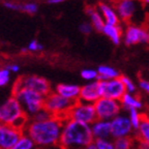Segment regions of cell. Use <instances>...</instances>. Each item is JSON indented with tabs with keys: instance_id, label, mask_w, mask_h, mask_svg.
Returning a JSON list of instances; mask_svg holds the SVG:
<instances>
[{
	"instance_id": "obj_23",
	"label": "cell",
	"mask_w": 149,
	"mask_h": 149,
	"mask_svg": "<svg viewBox=\"0 0 149 149\" xmlns=\"http://www.w3.org/2000/svg\"><path fill=\"white\" fill-rule=\"evenodd\" d=\"M127 115L130 122L133 124L134 128L137 130V128L140 126L143 118H144V114L141 113L140 110H130V111H127Z\"/></svg>"
},
{
	"instance_id": "obj_33",
	"label": "cell",
	"mask_w": 149,
	"mask_h": 149,
	"mask_svg": "<svg viewBox=\"0 0 149 149\" xmlns=\"http://www.w3.org/2000/svg\"><path fill=\"white\" fill-rule=\"evenodd\" d=\"M80 31H81L83 34H90L92 32V29H93V26L91 23H88V22H84L80 25L79 27Z\"/></svg>"
},
{
	"instance_id": "obj_20",
	"label": "cell",
	"mask_w": 149,
	"mask_h": 149,
	"mask_svg": "<svg viewBox=\"0 0 149 149\" xmlns=\"http://www.w3.org/2000/svg\"><path fill=\"white\" fill-rule=\"evenodd\" d=\"M86 13L89 16V19H90V22H91V24H92L93 28H94L95 30L102 32L104 27H105L106 23H105L104 18H102V14L100 13V10H96V9L93 8V7H87Z\"/></svg>"
},
{
	"instance_id": "obj_22",
	"label": "cell",
	"mask_w": 149,
	"mask_h": 149,
	"mask_svg": "<svg viewBox=\"0 0 149 149\" xmlns=\"http://www.w3.org/2000/svg\"><path fill=\"white\" fill-rule=\"evenodd\" d=\"M135 138L142 140V141L146 142L147 144H149V118L145 114L142 122L136 130Z\"/></svg>"
},
{
	"instance_id": "obj_16",
	"label": "cell",
	"mask_w": 149,
	"mask_h": 149,
	"mask_svg": "<svg viewBox=\"0 0 149 149\" xmlns=\"http://www.w3.org/2000/svg\"><path fill=\"white\" fill-rule=\"evenodd\" d=\"M136 2L134 0H120L117 3L116 12L118 14L119 19L127 21L134 16L136 12Z\"/></svg>"
},
{
	"instance_id": "obj_10",
	"label": "cell",
	"mask_w": 149,
	"mask_h": 149,
	"mask_svg": "<svg viewBox=\"0 0 149 149\" xmlns=\"http://www.w3.org/2000/svg\"><path fill=\"white\" fill-rule=\"evenodd\" d=\"M24 136V130L9 124L0 123V149H12Z\"/></svg>"
},
{
	"instance_id": "obj_36",
	"label": "cell",
	"mask_w": 149,
	"mask_h": 149,
	"mask_svg": "<svg viewBox=\"0 0 149 149\" xmlns=\"http://www.w3.org/2000/svg\"><path fill=\"white\" fill-rule=\"evenodd\" d=\"M139 86L141 88V90H143L146 93H149V81H147V80H141L139 83Z\"/></svg>"
},
{
	"instance_id": "obj_28",
	"label": "cell",
	"mask_w": 149,
	"mask_h": 149,
	"mask_svg": "<svg viewBox=\"0 0 149 149\" xmlns=\"http://www.w3.org/2000/svg\"><path fill=\"white\" fill-rule=\"evenodd\" d=\"M120 79H121V81L123 82V85H124V87H125L126 93L136 94V92H137V86L135 85V83H134L128 77H125V76H121Z\"/></svg>"
},
{
	"instance_id": "obj_26",
	"label": "cell",
	"mask_w": 149,
	"mask_h": 149,
	"mask_svg": "<svg viewBox=\"0 0 149 149\" xmlns=\"http://www.w3.org/2000/svg\"><path fill=\"white\" fill-rule=\"evenodd\" d=\"M81 77L83 78L85 81H88V82L98 81V72L96 70L85 68V70H83L81 72Z\"/></svg>"
},
{
	"instance_id": "obj_35",
	"label": "cell",
	"mask_w": 149,
	"mask_h": 149,
	"mask_svg": "<svg viewBox=\"0 0 149 149\" xmlns=\"http://www.w3.org/2000/svg\"><path fill=\"white\" fill-rule=\"evenodd\" d=\"M4 6L12 10H22V4H19L16 2H10V1H5Z\"/></svg>"
},
{
	"instance_id": "obj_15",
	"label": "cell",
	"mask_w": 149,
	"mask_h": 149,
	"mask_svg": "<svg viewBox=\"0 0 149 149\" xmlns=\"http://www.w3.org/2000/svg\"><path fill=\"white\" fill-rule=\"evenodd\" d=\"M55 92L58 93L59 95L63 96L66 100L77 102L80 97L81 87L78 86V85H74V84L60 83L55 87Z\"/></svg>"
},
{
	"instance_id": "obj_39",
	"label": "cell",
	"mask_w": 149,
	"mask_h": 149,
	"mask_svg": "<svg viewBox=\"0 0 149 149\" xmlns=\"http://www.w3.org/2000/svg\"><path fill=\"white\" fill-rule=\"evenodd\" d=\"M84 149H97V148H96L95 144H94V143H93V144L89 145V146H87L86 148H84Z\"/></svg>"
},
{
	"instance_id": "obj_12",
	"label": "cell",
	"mask_w": 149,
	"mask_h": 149,
	"mask_svg": "<svg viewBox=\"0 0 149 149\" xmlns=\"http://www.w3.org/2000/svg\"><path fill=\"white\" fill-rule=\"evenodd\" d=\"M102 90H100V81L89 82L81 87L79 102H87L94 105L100 98H102Z\"/></svg>"
},
{
	"instance_id": "obj_25",
	"label": "cell",
	"mask_w": 149,
	"mask_h": 149,
	"mask_svg": "<svg viewBox=\"0 0 149 149\" xmlns=\"http://www.w3.org/2000/svg\"><path fill=\"white\" fill-rule=\"evenodd\" d=\"M134 139H135V137H133V138H121V139L114 140L115 149H133Z\"/></svg>"
},
{
	"instance_id": "obj_38",
	"label": "cell",
	"mask_w": 149,
	"mask_h": 149,
	"mask_svg": "<svg viewBox=\"0 0 149 149\" xmlns=\"http://www.w3.org/2000/svg\"><path fill=\"white\" fill-rule=\"evenodd\" d=\"M64 0H48V3L49 4H59V3H62Z\"/></svg>"
},
{
	"instance_id": "obj_18",
	"label": "cell",
	"mask_w": 149,
	"mask_h": 149,
	"mask_svg": "<svg viewBox=\"0 0 149 149\" xmlns=\"http://www.w3.org/2000/svg\"><path fill=\"white\" fill-rule=\"evenodd\" d=\"M122 108L126 111L130 110H140L143 108V102L140 100L139 96L136 94H132V93H125L123 97L120 100Z\"/></svg>"
},
{
	"instance_id": "obj_14",
	"label": "cell",
	"mask_w": 149,
	"mask_h": 149,
	"mask_svg": "<svg viewBox=\"0 0 149 149\" xmlns=\"http://www.w3.org/2000/svg\"><path fill=\"white\" fill-rule=\"evenodd\" d=\"M91 130L94 138V141L96 140H105L112 139L111 135V122L107 120H100L96 119L91 124Z\"/></svg>"
},
{
	"instance_id": "obj_27",
	"label": "cell",
	"mask_w": 149,
	"mask_h": 149,
	"mask_svg": "<svg viewBox=\"0 0 149 149\" xmlns=\"http://www.w3.org/2000/svg\"><path fill=\"white\" fill-rule=\"evenodd\" d=\"M97 149H115L114 140L113 139H105V140H96L94 141Z\"/></svg>"
},
{
	"instance_id": "obj_9",
	"label": "cell",
	"mask_w": 149,
	"mask_h": 149,
	"mask_svg": "<svg viewBox=\"0 0 149 149\" xmlns=\"http://www.w3.org/2000/svg\"><path fill=\"white\" fill-rule=\"evenodd\" d=\"M110 122H111V135L113 140L135 137L136 130L134 128L127 114L121 113L114 119H112Z\"/></svg>"
},
{
	"instance_id": "obj_4",
	"label": "cell",
	"mask_w": 149,
	"mask_h": 149,
	"mask_svg": "<svg viewBox=\"0 0 149 149\" xmlns=\"http://www.w3.org/2000/svg\"><path fill=\"white\" fill-rule=\"evenodd\" d=\"M12 95L19 100L29 119L45 109L46 97L33 90L27 88H13Z\"/></svg>"
},
{
	"instance_id": "obj_5",
	"label": "cell",
	"mask_w": 149,
	"mask_h": 149,
	"mask_svg": "<svg viewBox=\"0 0 149 149\" xmlns=\"http://www.w3.org/2000/svg\"><path fill=\"white\" fill-rule=\"evenodd\" d=\"M74 104V102L66 100L54 91V92L50 93L48 96H46L45 109L49 112L52 116L65 120L68 118V113H70Z\"/></svg>"
},
{
	"instance_id": "obj_29",
	"label": "cell",
	"mask_w": 149,
	"mask_h": 149,
	"mask_svg": "<svg viewBox=\"0 0 149 149\" xmlns=\"http://www.w3.org/2000/svg\"><path fill=\"white\" fill-rule=\"evenodd\" d=\"M22 10L29 15H34L38 10V6L35 2H27L22 4Z\"/></svg>"
},
{
	"instance_id": "obj_8",
	"label": "cell",
	"mask_w": 149,
	"mask_h": 149,
	"mask_svg": "<svg viewBox=\"0 0 149 149\" xmlns=\"http://www.w3.org/2000/svg\"><path fill=\"white\" fill-rule=\"evenodd\" d=\"M96 116L100 120L111 121L116 116L122 113V105L120 100H111V98L102 97L94 104Z\"/></svg>"
},
{
	"instance_id": "obj_34",
	"label": "cell",
	"mask_w": 149,
	"mask_h": 149,
	"mask_svg": "<svg viewBox=\"0 0 149 149\" xmlns=\"http://www.w3.org/2000/svg\"><path fill=\"white\" fill-rule=\"evenodd\" d=\"M133 149H149V144H147L146 142H144L142 140L135 138V139H134Z\"/></svg>"
},
{
	"instance_id": "obj_30",
	"label": "cell",
	"mask_w": 149,
	"mask_h": 149,
	"mask_svg": "<svg viewBox=\"0 0 149 149\" xmlns=\"http://www.w3.org/2000/svg\"><path fill=\"white\" fill-rule=\"evenodd\" d=\"M10 72L6 68H0V87H3L9 83Z\"/></svg>"
},
{
	"instance_id": "obj_13",
	"label": "cell",
	"mask_w": 149,
	"mask_h": 149,
	"mask_svg": "<svg viewBox=\"0 0 149 149\" xmlns=\"http://www.w3.org/2000/svg\"><path fill=\"white\" fill-rule=\"evenodd\" d=\"M124 42L127 46L149 42V32L137 26H128L124 32Z\"/></svg>"
},
{
	"instance_id": "obj_17",
	"label": "cell",
	"mask_w": 149,
	"mask_h": 149,
	"mask_svg": "<svg viewBox=\"0 0 149 149\" xmlns=\"http://www.w3.org/2000/svg\"><path fill=\"white\" fill-rule=\"evenodd\" d=\"M98 10L102 14L106 24H108V25H119V20L120 19L118 17V14L109 4L100 3L98 5Z\"/></svg>"
},
{
	"instance_id": "obj_21",
	"label": "cell",
	"mask_w": 149,
	"mask_h": 149,
	"mask_svg": "<svg viewBox=\"0 0 149 149\" xmlns=\"http://www.w3.org/2000/svg\"><path fill=\"white\" fill-rule=\"evenodd\" d=\"M96 70L98 72V81H110L121 77L118 70L106 64L100 65Z\"/></svg>"
},
{
	"instance_id": "obj_37",
	"label": "cell",
	"mask_w": 149,
	"mask_h": 149,
	"mask_svg": "<svg viewBox=\"0 0 149 149\" xmlns=\"http://www.w3.org/2000/svg\"><path fill=\"white\" fill-rule=\"evenodd\" d=\"M6 68L9 72H18L20 70V66L16 63H10V64H7L6 65Z\"/></svg>"
},
{
	"instance_id": "obj_24",
	"label": "cell",
	"mask_w": 149,
	"mask_h": 149,
	"mask_svg": "<svg viewBox=\"0 0 149 149\" xmlns=\"http://www.w3.org/2000/svg\"><path fill=\"white\" fill-rule=\"evenodd\" d=\"M36 147L37 146L32 140L24 134V136L20 139V141L12 149H36Z\"/></svg>"
},
{
	"instance_id": "obj_7",
	"label": "cell",
	"mask_w": 149,
	"mask_h": 149,
	"mask_svg": "<svg viewBox=\"0 0 149 149\" xmlns=\"http://www.w3.org/2000/svg\"><path fill=\"white\" fill-rule=\"evenodd\" d=\"M68 118L78 121V122H81V123L91 125L97 119V116H96L94 105L78 100L72 107L70 113H68Z\"/></svg>"
},
{
	"instance_id": "obj_40",
	"label": "cell",
	"mask_w": 149,
	"mask_h": 149,
	"mask_svg": "<svg viewBox=\"0 0 149 149\" xmlns=\"http://www.w3.org/2000/svg\"><path fill=\"white\" fill-rule=\"evenodd\" d=\"M145 115H146V116L149 118V110H148V111H147V113H145Z\"/></svg>"
},
{
	"instance_id": "obj_3",
	"label": "cell",
	"mask_w": 149,
	"mask_h": 149,
	"mask_svg": "<svg viewBox=\"0 0 149 149\" xmlns=\"http://www.w3.org/2000/svg\"><path fill=\"white\" fill-rule=\"evenodd\" d=\"M29 117L15 96H10L0 105V123L9 124L24 130Z\"/></svg>"
},
{
	"instance_id": "obj_41",
	"label": "cell",
	"mask_w": 149,
	"mask_h": 149,
	"mask_svg": "<svg viewBox=\"0 0 149 149\" xmlns=\"http://www.w3.org/2000/svg\"><path fill=\"white\" fill-rule=\"evenodd\" d=\"M144 2L145 3H149V0H144Z\"/></svg>"
},
{
	"instance_id": "obj_19",
	"label": "cell",
	"mask_w": 149,
	"mask_h": 149,
	"mask_svg": "<svg viewBox=\"0 0 149 149\" xmlns=\"http://www.w3.org/2000/svg\"><path fill=\"white\" fill-rule=\"evenodd\" d=\"M102 32L105 35H107L115 45L120 44L121 40H122V35H123L122 28L119 25H108V24H106Z\"/></svg>"
},
{
	"instance_id": "obj_31",
	"label": "cell",
	"mask_w": 149,
	"mask_h": 149,
	"mask_svg": "<svg viewBox=\"0 0 149 149\" xmlns=\"http://www.w3.org/2000/svg\"><path fill=\"white\" fill-rule=\"evenodd\" d=\"M52 115L50 114L49 112L47 111L46 109H42V111H40L37 114H35L33 117H31V120H34V121H44L46 120V119L50 118Z\"/></svg>"
},
{
	"instance_id": "obj_6",
	"label": "cell",
	"mask_w": 149,
	"mask_h": 149,
	"mask_svg": "<svg viewBox=\"0 0 149 149\" xmlns=\"http://www.w3.org/2000/svg\"><path fill=\"white\" fill-rule=\"evenodd\" d=\"M13 88H27L40 93L45 97L48 96L51 92V84L47 79L35 74H25L21 76L16 80Z\"/></svg>"
},
{
	"instance_id": "obj_32",
	"label": "cell",
	"mask_w": 149,
	"mask_h": 149,
	"mask_svg": "<svg viewBox=\"0 0 149 149\" xmlns=\"http://www.w3.org/2000/svg\"><path fill=\"white\" fill-rule=\"evenodd\" d=\"M42 48H44V47H42V44H40L37 40H33L29 42V45H28V47H27V50L30 52H37V51H42Z\"/></svg>"
},
{
	"instance_id": "obj_2",
	"label": "cell",
	"mask_w": 149,
	"mask_h": 149,
	"mask_svg": "<svg viewBox=\"0 0 149 149\" xmlns=\"http://www.w3.org/2000/svg\"><path fill=\"white\" fill-rule=\"evenodd\" d=\"M94 143L91 125L72 119L63 121L58 147L60 149H84Z\"/></svg>"
},
{
	"instance_id": "obj_11",
	"label": "cell",
	"mask_w": 149,
	"mask_h": 149,
	"mask_svg": "<svg viewBox=\"0 0 149 149\" xmlns=\"http://www.w3.org/2000/svg\"><path fill=\"white\" fill-rule=\"evenodd\" d=\"M100 83L102 97L121 100V98L126 93L123 82L121 81L120 78L110 80V81H100Z\"/></svg>"
},
{
	"instance_id": "obj_1",
	"label": "cell",
	"mask_w": 149,
	"mask_h": 149,
	"mask_svg": "<svg viewBox=\"0 0 149 149\" xmlns=\"http://www.w3.org/2000/svg\"><path fill=\"white\" fill-rule=\"evenodd\" d=\"M62 119L51 116L44 121L29 119L24 134L30 138L37 147L58 146L63 127Z\"/></svg>"
}]
</instances>
